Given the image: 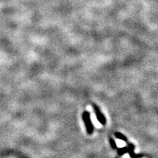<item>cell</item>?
<instances>
[{"mask_svg": "<svg viewBox=\"0 0 158 158\" xmlns=\"http://www.w3.org/2000/svg\"><path fill=\"white\" fill-rule=\"evenodd\" d=\"M82 118L84 122V124H85L86 128H87V133L91 135L94 131V126L92 124V121H91L90 114L88 111H84L82 114Z\"/></svg>", "mask_w": 158, "mask_h": 158, "instance_id": "6da1fadb", "label": "cell"}, {"mask_svg": "<svg viewBox=\"0 0 158 158\" xmlns=\"http://www.w3.org/2000/svg\"><path fill=\"white\" fill-rule=\"evenodd\" d=\"M93 108H94V109H95V114H96L97 119V120H98V122L102 124H105V123H106V119H105L104 115L101 113L100 108H99L95 104L93 105Z\"/></svg>", "mask_w": 158, "mask_h": 158, "instance_id": "7a4b0ae2", "label": "cell"}, {"mask_svg": "<svg viewBox=\"0 0 158 158\" xmlns=\"http://www.w3.org/2000/svg\"><path fill=\"white\" fill-rule=\"evenodd\" d=\"M128 147L127 146H125L124 148H119V149H117V152L119 155H123V154H126V153H128Z\"/></svg>", "mask_w": 158, "mask_h": 158, "instance_id": "3957f363", "label": "cell"}, {"mask_svg": "<svg viewBox=\"0 0 158 158\" xmlns=\"http://www.w3.org/2000/svg\"><path fill=\"white\" fill-rule=\"evenodd\" d=\"M115 136H116V138H118V139H120L122 140H124V142H127V138H126L125 136H124V135L122 133H120V132H115Z\"/></svg>", "mask_w": 158, "mask_h": 158, "instance_id": "277c9868", "label": "cell"}, {"mask_svg": "<svg viewBox=\"0 0 158 158\" xmlns=\"http://www.w3.org/2000/svg\"><path fill=\"white\" fill-rule=\"evenodd\" d=\"M109 142H110V144H111V146L113 148V149H117V146H116V142H115V140L113 139V138H109Z\"/></svg>", "mask_w": 158, "mask_h": 158, "instance_id": "5b68a950", "label": "cell"}, {"mask_svg": "<svg viewBox=\"0 0 158 158\" xmlns=\"http://www.w3.org/2000/svg\"><path fill=\"white\" fill-rule=\"evenodd\" d=\"M129 154H130V156L131 158H141V157H143V155H141V154H135L134 151H131V152L129 153Z\"/></svg>", "mask_w": 158, "mask_h": 158, "instance_id": "8992f818", "label": "cell"}]
</instances>
